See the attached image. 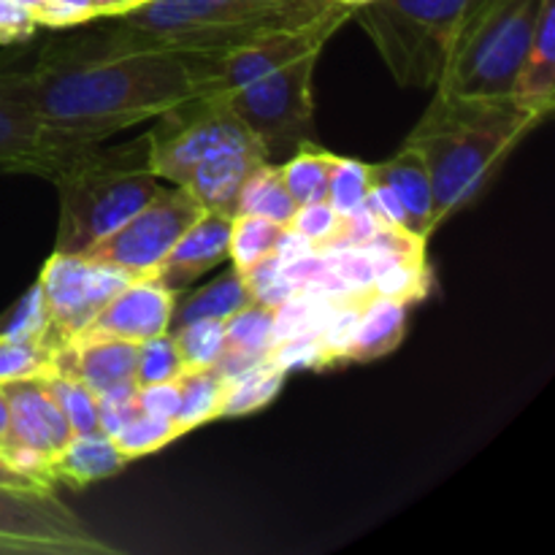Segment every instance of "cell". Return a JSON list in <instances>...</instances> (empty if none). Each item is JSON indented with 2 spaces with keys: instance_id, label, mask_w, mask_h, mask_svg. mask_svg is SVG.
Returning a JSON list of instances; mask_svg holds the SVG:
<instances>
[{
  "instance_id": "obj_17",
  "label": "cell",
  "mask_w": 555,
  "mask_h": 555,
  "mask_svg": "<svg viewBox=\"0 0 555 555\" xmlns=\"http://www.w3.org/2000/svg\"><path fill=\"white\" fill-rule=\"evenodd\" d=\"M231 215L220 211H204L171 247V253L163 258L152 280L160 282L171 293L188 291L198 276L220 266L228 258V242H231Z\"/></svg>"
},
{
  "instance_id": "obj_4",
  "label": "cell",
  "mask_w": 555,
  "mask_h": 555,
  "mask_svg": "<svg viewBox=\"0 0 555 555\" xmlns=\"http://www.w3.org/2000/svg\"><path fill=\"white\" fill-rule=\"evenodd\" d=\"M52 182L60 193L54 253L68 255H85L112 236L166 184L150 171L146 139L128 146H79L60 163Z\"/></svg>"
},
{
  "instance_id": "obj_8",
  "label": "cell",
  "mask_w": 555,
  "mask_h": 555,
  "mask_svg": "<svg viewBox=\"0 0 555 555\" xmlns=\"http://www.w3.org/2000/svg\"><path fill=\"white\" fill-rule=\"evenodd\" d=\"M352 16V5L331 3L323 14L312 16L301 25H287L260 36L258 41L244 43L225 54H193L198 95H228L304 54L323 52L325 41Z\"/></svg>"
},
{
  "instance_id": "obj_25",
  "label": "cell",
  "mask_w": 555,
  "mask_h": 555,
  "mask_svg": "<svg viewBox=\"0 0 555 555\" xmlns=\"http://www.w3.org/2000/svg\"><path fill=\"white\" fill-rule=\"evenodd\" d=\"M282 383H285V372L271 358L233 374L222 383L220 417H242L263 410L266 404L276 399Z\"/></svg>"
},
{
  "instance_id": "obj_39",
  "label": "cell",
  "mask_w": 555,
  "mask_h": 555,
  "mask_svg": "<svg viewBox=\"0 0 555 555\" xmlns=\"http://www.w3.org/2000/svg\"><path fill=\"white\" fill-rule=\"evenodd\" d=\"M139 385L128 383L98 396V426L114 437L128 421L139 415Z\"/></svg>"
},
{
  "instance_id": "obj_26",
  "label": "cell",
  "mask_w": 555,
  "mask_h": 555,
  "mask_svg": "<svg viewBox=\"0 0 555 555\" xmlns=\"http://www.w3.org/2000/svg\"><path fill=\"white\" fill-rule=\"evenodd\" d=\"M298 204L287 193L285 182L280 177V166L271 160L260 163L244 182L242 193L236 198V215H255L287 228L293 222Z\"/></svg>"
},
{
  "instance_id": "obj_48",
  "label": "cell",
  "mask_w": 555,
  "mask_h": 555,
  "mask_svg": "<svg viewBox=\"0 0 555 555\" xmlns=\"http://www.w3.org/2000/svg\"><path fill=\"white\" fill-rule=\"evenodd\" d=\"M336 3H345V5H352V9H356V5L366 3V0H336Z\"/></svg>"
},
{
  "instance_id": "obj_33",
  "label": "cell",
  "mask_w": 555,
  "mask_h": 555,
  "mask_svg": "<svg viewBox=\"0 0 555 555\" xmlns=\"http://www.w3.org/2000/svg\"><path fill=\"white\" fill-rule=\"evenodd\" d=\"M179 437H182V431H179L177 421L139 412V415H135L133 421L125 423L112 439L119 448V453H122L125 459L133 461V459H141V455L157 453V450L166 448V444H171L173 439Z\"/></svg>"
},
{
  "instance_id": "obj_22",
  "label": "cell",
  "mask_w": 555,
  "mask_h": 555,
  "mask_svg": "<svg viewBox=\"0 0 555 555\" xmlns=\"http://www.w3.org/2000/svg\"><path fill=\"white\" fill-rule=\"evenodd\" d=\"M128 464L130 459L119 453L114 439L98 428L90 434H74L68 444L49 461V477H52V482L87 486V482L117 475Z\"/></svg>"
},
{
  "instance_id": "obj_12",
  "label": "cell",
  "mask_w": 555,
  "mask_h": 555,
  "mask_svg": "<svg viewBox=\"0 0 555 555\" xmlns=\"http://www.w3.org/2000/svg\"><path fill=\"white\" fill-rule=\"evenodd\" d=\"M92 141L49 128L33 106L30 68L0 60V168L52 179L60 163Z\"/></svg>"
},
{
  "instance_id": "obj_44",
  "label": "cell",
  "mask_w": 555,
  "mask_h": 555,
  "mask_svg": "<svg viewBox=\"0 0 555 555\" xmlns=\"http://www.w3.org/2000/svg\"><path fill=\"white\" fill-rule=\"evenodd\" d=\"M0 488H14V491H49V486H43L36 477L22 475L5 459H0Z\"/></svg>"
},
{
  "instance_id": "obj_41",
  "label": "cell",
  "mask_w": 555,
  "mask_h": 555,
  "mask_svg": "<svg viewBox=\"0 0 555 555\" xmlns=\"http://www.w3.org/2000/svg\"><path fill=\"white\" fill-rule=\"evenodd\" d=\"M139 410L155 417H177L179 412V379L155 385H139Z\"/></svg>"
},
{
  "instance_id": "obj_37",
  "label": "cell",
  "mask_w": 555,
  "mask_h": 555,
  "mask_svg": "<svg viewBox=\"0 0 555 555\" xmlns=\"http://www.w3.org/2000/svg\"><path fill=\"white\" fill-rule=\"evenodd\" d=\"M182 372L184 363L179 358L171 331L135 345V385L168 383V379H179Z\"/></svg>"
},
{
  "instance_id": "obj_21",
  "label": "cell",
  "mask_w": 555,
  "mask_h": 555,
  "mask_svg": "<svg viewBox=\"0 0 555 555\" xmlns=\"http://www.w3.org/2000/svg\"><path fill=\"white\" fill-rule=\"evenodd\" d=\"M276 345V309L263 304H247L225 320V350L215 363L222 379L266 361Z\"/></svg>"
},
{
  "instance_id": "obj_6",
  "label": "cell",
  "mask_w": 555,
  "mask_h": 555,
  "mask_svg": "<svg viewBox=\"0 0 555 555\" xmlns=\"http://www.w3.org/2000/svg\"><path fill=\"white\" fill-rule=\"evenodd\" d=\"M542 0H491L466 27L444 63L437 90L455 95L509 98L534 43Z\"/></svg>"
},
{
  "instance_id": "obj_16",
  "label": "cell",
  "mask_w": 555,
  "mask_h": 555,
  "mask_svg": "<svg viewBox=\"0 0 555 555\" xmlns=\"http://www.w3.org/2000/svg\"><path fill=\"white\" fill-rule=\"evenodd\" d=\"M9 401L11 448H25L52 461L74 437L68 421L43 388L41 377L0 385Z\"/></svg>"
},
{
  "instance_id": "obj_45",
  "label": "cell",
  "mask_w": 555,
  "mask_h": 555,
  "mask_svg": "<svg viewBox=\"0 0 555 555\" xmlns=\"http://www.w3.org/2000/svg\"><path fill=\"white\" fill-rule=\"evenodd\" d=\"M141 0H92V11H95V16H119L125 14L128 9H133V5H139Z\"/></svg>"
},
{
  "instance_id": "obj_43",
  "label": "cell",
  "mask_w": 555,
  "mask_h": 555,
  "mask_svg": "<svg viewBox=\"0 0 555 555\" xmlns=\"http://www.w3.org/2000/svg\"><path fill=\"white\" fill-rule=\"evenodd\" d=\"M366 209L372 211L374 220L383 228H399V231H406V215L404 206L399 204V198L393 195V190L385 188V184H374L369 190Z\"/></svg>"
},
{
  "instance_id": "obj_3",
  "label": "cell",
  "mask_w": 555,
  "mask_h": 555,
  "mask_svg": "<svg viewBox=\"0 0 555 555\" xmlns=\"http://www.w3.org/2000/svg\"><path fill=\"white\" fill-rule=\"evenodd\" d=\"M334 0H141L103 27L122 49L225 54L271 30L301 25Z\"/></svg>"
},
{
  "instance_id": "obj_14",
  "label": "cell",
  "mask_w": 555,
  "mask_h": 555,
  "mask_svg": "<svg viewBox=\"0 0 555 555\" xmlns=\"http://www.w3.org/2000/svg\"><path fill=\"white\" fill-rule=\"evenodd\" d=\"M173 307H177V293L163 287L152 276H139V280H130L119 293H114L112 301L92 318L85 331L141 345L152 336L171 331Z\"/></svg>"
},
{
  "instance_id": "obj_11",
  "label": "cell",
  "mask_w": 555,
  "mask_h": 555,
  "mask_svg": "<svg viewBox=\"0 0 555 555\" xmlns=\"http://www.w3.org/2000/svg\"><path fill=\"white\" fill-rule=\"evenodd\" d=\"M130 280L133 276L112 263H101L87 255L54 253L38 276L49 314L43 345L52 347V352L63 350Z\"/></svg>"
},
{
  "instance_id": "obj_32",
  "label": "cell",
  "mask_w": 555,
  "mask_h": 555,
  "mask_svg": "<svg viewBox=\"0 0 555 555\" xmlns=\"http://www.w3.org/2000/svg\"><path fill=\"white\" fill-rule=\"evenodd\" d=\"M369 190H372V166L350 157H334L328 173V190L325 201L336 209V215L350 217L366 206Z\"/></svg>"
},
{
  "instance_id": "obj_46",
  "label": "cell",
  "mask_w": 555,
  "mask_h": 555,
  "mask_svg": "<svg viewBox=\"0 0 555 555\" xmlns=\"http://www.w3.org/2000/svg\"><path fill=\"white\" fill-rule=\"evenodd\" d=\"M9 448H11V415H9V401H5L3 388H0V459H3Z\"/></svg>"
},
{
  "instance_id": "obj_10",
  "label": "cell",
  "mask_w": 555,
  "mask_h": 555,
  "mask_svg": "<svg viewBox=\"0 0 555 555\" xmlns=\"http://www.w3.org/2000/svg\"><path fill=\"white\" fill-rule=\"evenodd\" d=\"M204 206L198 204L193 193L182 184H163L155 198L135 211L122 228L112 236L101 238L95 247L87 249V258L112 263L130 274L133 280L139 276H152L157 266L163 263L177 238L204 215Z\"/></svg>"
},
{
  "instance_id": "obj_38",
  "label": "cell",
  "mask_w": 555,
  "mask_h": 555,
  "mask_svg": "<svg viewBox=\"0 0 555 555\" xmlns=\"http://www.w3.org/2000/svg\"><path fill=\"white\" fill-rule=\"evenodd\" d=\"M49 331V314L47 304H43L41 287L36 285L25 293V298L20 301V307L11 314L9 325L3 328L0 336H9V339H41Z\"/></svg>"
},
{
  "instance_id": "obj_15",
  "label": "cell",
  "mask_w": 555,
  "mask_h": 555,
  "mask_svg": "<svg viewBox=\"0 0 555 555\" xmlns=\"http://www.w3.org/2000/svg\"><path fill=\"white\" fill-rule=\"evenodd\" d=\"M266 150L253 133L215 146L190 173L184 188L198 198L206 211L236 215V198L249 173L266 163Z\"/></svg>"
},
{
  "instance_id": "obj_24",
  "label": "cell",
  "mask_w": 555,
  "mask_h": 555,
  "mask_svg": "<svg viewBox=\"0 0 555 555\" xmlns=\"http://www.w3.org/2000/svg\"><path fill=\"white\" fill-rule=\"evenodd\" d=\"M247 304H253L247 282L236 269H231L173 307L171 331L184 323H193V320H228Z\"/></svg>"
},
{
  "instance_id": "obj_34",
  "label": "cell",
  "mask_w": 555,
  "mask_h": 555,
  "mask_svg": "<svg viewBox=\"0 0 555 555\" xmlns=\"http://www.w3.org/2000/svg\"><path fill=\"white\" fill-rule=\"evenodd\" d=\"M287 228L293 233H298L301 238H307L312 253L325 255L339 249L341 231H345V217L336 215L334 206L323 198L298 206L296 215H293V222Z\"/></svg>"
},
{
  "instance_id": "obj_19",
  "label": "cell",
  "mask_w": 555,
  "mask_h": 555,
  "mask_svg": "<svg viewBox=\"0 0 555 555\" xmlns=\"http://www.w3.org/2000/svg\"><path fill=\"white\" fill-rule=\"evenodd\" d=\"M369 166H372V182L393 190L399 204L404 206L406 233L428 242L439 222L434 211V184L426 160L404 144L393 157L383 163H369Z\"/></svg>"
},
{
  "instance_id": "obj_5",
  "label": "cell",
  "mask_w": 555,
  "mask_h": 555,
  "mask_svg": "<svg viewBox=\"0 0 555 555\" xmlns=\"http://www.w3.org/2000/svg\"><path fill=\"white\" fill-rule=\"evenodd\" d=\"M491 0H366L352 14L399 85L437 87L450 52Z\"/></svg>"
},
{
  "instance_id": "obj_1",
  "label": "cell",
  "mask_w": 555,
  "mask_h": 555,
  "mask_svg": "<svg viewBox=\"0 0 555 555\" xmlns=\"http://www.w3.org/2000/svg\"><path fill=\"white\" fill-rule=\"evenodd\" d=\"M33 106L54 130L101 144L198 95L193 54L122 49L103 27L47 43L30 68Z\"/></svg>"
},
{
  "instance_id": "obj_40",
  "label": "cell",
  "mask_w": 555,
  "mask_h": 555,
  "mask_svg": "<svg viewBox=\"0 0 555 555\" xmlns=\"http://www.w3.org/2000/svg\"><path fill=\"white\" fill-rule=\"evenodd\" d=\"M38 25L47 27H76L95 20L92 0H41L33 9Z\"/></svg>"
},
{
  "instance_id": "obj_20",
  "label": "cell",
  "mask_w": 555,
  "mask_h": 555,
  "mask_svg": "<svg viewBox=\"0 0 555 555\" xmlns=\"http://www.w3.org/2000/svg\"><path fill=\"white\" fill-rule=\"evenodd\" d=\"M406 331V304L369 293L361 298L339 361H377L401 345Z\"/></svg>"
},
{
  "instance_id": "obj_42",
  "label": "cell",
  "mask_w": 555,
  "mask_h": 555,
  "mask_svg": "<svg viewBox=\"0 0 555 555\" xmlns=\"http://www.w3.org/2000/svg\"><path fill=\"white\" fill-rule=\"evenodd\" d=\"M36 16L20 0H0V43H14L33 36Z\"/></svg>"
},
{
  "instance_id": "obj_18",
  "label": "cell",
  "mask_w": 555,
  "mask_h": 555,
  "mask_svg": "<svg viewBox=\"0 0 555 555\" xmlns=\"http://www.w3.org/2000/svg\"><path fill=\"white\" fill-rule=\"evenodd\" d=\"M54 366L101 396L119 385L135 383V345L85 331L54 352Z\"/></svg>"
},
{
  "instance_id": "obj_31",
  "label": "cell",
  "mask_w": 555,
  "mask_h": 555,
  "mask_svg": "<svg viewBox=\"0 0 555 555\" xmlns=\"http://www.w3.org/2000/svg\"><path fill=\"white\" fill-rule=\"evenodd\" d=\"M184 369H215L225 350V320H193L171 331Z\"/></svg>"
},
{
  "instance_id": "obj_2",
  "label": "cell",
  "mask_w": 555,
  "mask_h": 555,
  "mask_svg": "<svg viewBox=\"0 0 555 555\" xmlns=\"http://www.w3.org/2000/svg\"><path fill=\"white\" fill-rule=\"evenodd\" d=\"M545 114L509 98L455 95L437 90L404 144L426 160L434 211L444 222L475 204L518 141Z\"/></svg>"
},
{
  "instance_id": "obj_47",
  "label": "cell",
  "mask_w": 555,
  "mask_h": 555,
  "mask_svg": "<svg viewBox=\"0 0 555 555\" xmlns=\"http://www.w3.org/2000/svg\"><path fill=\"white\" fill-rule=\"evenodd\" d=\"M0 555H43V553L38 551L36 545H30V542L5 540V537H0Z\"/></svg>"
},
{
  "instance_id": "obj_30",
  "label": "cell",
  "mask_w": 555,
  "mask_h": 555,
  "mask_svg": "<svg viewBox=\"0 0 555 555\" xmlns=\"http://www.w3.org/2000/svg\"><path fill=\"white\" fill-rule=\"evenodd\" d=\"M43 388L52 396L54 404L60 406V412L68 421L70 431L74 434H90L98 431V396L87 388L85 383H79L70 374L60 372L57 366L49 369L41 377Z\"/></svg>"
},
{
  "instance_id": "obj_29",
  "label": "cell",
  "mask_w": 555,
  "mask_h": 555,
  "mask_svg": "<svg viewBox=\"0 0 555 555\" xmlns=\"http://www.w3.org/2000/svg\"><path fill=\"white\" fill-rule=\"evenodd\" d=\"M285 228L266 217L255 215H233L231 242H228V258L233 260V269L238 274H247L255 266L276 253Z\"/></svg>"
},
{
  "instance_id": "obj_23",
  "label": "cell",
  "mask_w": 555,
  "mask_h": 555,
  "mask_svg": "<svg viewBox=\"0 0 555 555\" xmlns=\"http://www.w3.org/2000/svg\"><path fill=\"white\" fill-rule=\"evenodd\" d=\"M515 101L551 114L555 103V0H542L540 22H537L534 43L520 65L518 81L513 90Z\"/></svg>"
},
{
  "instance_id": "obj_36",
  "label": "cell",
  "mask_w": 555,
  "mask_h": 555,
  "mask_svg": "<svg viewBox=\"0 0 555 555\" xmlns=\"http://www.w3.org/2000/svg\"><path fill=\"white\" fill-rule=\"evenodd\" d=\"M428 287V266L423 258L412 260H390L374 269L372 293L393 301L410 304L423 298Z\"/></svg>"
},
{
  "instance_id": "obj_9",
  "label": "cell",
  "mask_w": 555,
  "mask_h": 555,
  "mask_svg": "<svg viewBox=\"0 0 555 555\" xmlns=\"http://www.w3.org/2000/svg\"><path fill=\"white\" fill-rule=\"evenodd\" d=\"M146 139L150 171L166 184H188L193 168L225 141L242 139L249 130L222 95H193L166 108Z\"/></svg>"
},
{
  "instance_id": "obj_28",
  "label": "cell",
  "mask_w": 555,
  "mask_h": 555,
  "mask_svg": "<svg viewBox=\"0 0 555 555\" xmlns=\"http://www.w3.org/2000/svg\"><path fill=\"white\" fill-rule=\"evenodd\" d=\"M334 157L336 155L320 150L314 141H309V144L298 146V150L287 157L285 166H280L282 182H285L287 193H291V198L296 201L298 206L325 198Z\"/></svg>"
},
{
  "instance_id": "obj_13",
  "label": "cell",
  "mask_w": 555,
  "mask_h": 555,
  "mask_svg": "<svg viewBox=\"0 0 555 555\" xmlns=\"http://www.w3.org/2000/svg\"><path fill=\"white\" fill-rule=\"evenodd\" d=\"M0 537L36 545L43 555L112 553L92 540L74 513L49 491L0 488Z\"/></svg>"
},
{
  "instance_id": "obj_7",
  "label": "cell",
  "mask_w": 555,
  "mask_h": 555,
  "mask_svg": "<svg viewBox=\"0 0 555 555\" xmlns=\"http://www.w3.org/2000/svg\"><path fill=\"white\" fill-rule=\"evenodd\" d=\"M318 57L320 52L304 54L222 95L238 122L260 141L271 163L314 141L312 76Z\"/></svg>"
},
{
  "instance_id": "obj_27",
  "label": "cell",
  "mask_w": 555,
  "mask_h": 555,
  "mask_svg": "<svg viewBox=\"0 0 555 555\" xmlns=\"http://www.w3.org/2000/svg\"><path fill=\"white\" fill-rule=\"evenodd\" d=\"M222 383L215 369H184L179 374V412L173 417L179 431H195L220 417Z\"/></svg>"
},
{
  "instance_id": "obj_35",
  "label": "cell",
  "mask_w": 555,
  "mask_h": 555,
  "mask_svg": "<svg viewBox=\"0 0 555 555\" xmlns=\"http://www.w3.org/2000/svg\"><path fill=\"white\" fill-rule=\"evenodd\" d=\"M54 366L52 347L41 339H9L0 336V385L14 379L43 377Z\"/></svg>"
}]
</instances>
